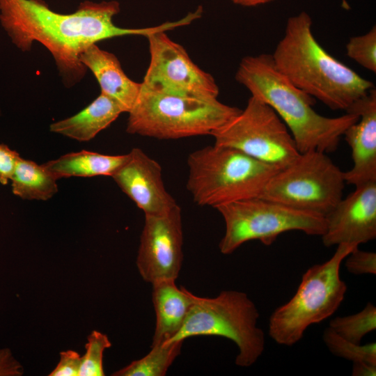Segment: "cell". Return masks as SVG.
Returning <instances> with one entry per match:
<instances>
[{"label": "cell", "mask_w": 376, "mask_h": 376, "mask_svg": "<svg viewBox=\"0 0 376 376\" xmlns=\"http://www.w3.org/2000/svg\"><path fill=\"white\" fill-rule=\"evenodd\" d=\"M259 317L256 306L244 292L222 290L210 298L195 295L182 327L168 343L197 336L224 337L237 347L235 364L249 367L265 350V333L258 325Z\"/></svg>", "instance_id": "52a82bcc"}, {"label": "cell", "mask_w": 376, "mask_h": 376, "mask_svg": "<svg viewBox=\"0 0 376 376\" xmlns=\"http://www.w3.org/2000/svg\"><path fill=\"white\" fill-rule=\"evenodd\" d=\"M183 341L151 345V350L143 357L132 361L114 372L113 376H164L180 354Z\"/></svg>", "instance_id": "44dd1931"}, {"label": "cell", "mask_w": 376, "mask_h": 376, "mask_svg": "<svg viewBox=\"0 0 376 376\" xmlns=\"http://www.w3.org/2000/svg\"><path fill=\"white\" fill-rule=\"evenodd\" d=\"M152 303L156 324L152 345L166 343L180 330L194 301L195 295L181 286L174 279H163L154 282Z\"/></svg>", "instance_id": "e0dca14e"}, {"label": "cell", "mask_w": 376, "mask_h": 376, "mask_svg": "<svg viewBox=\"0 0 376 376\" xmlns=\"http://www.w3.org/2000/svg\"><path fill=\"white\" fill-rule=\"evenodd\" d=\"M111 346V343L106 334L93 331L87 337L79 376H104L103 354Z\"/></svg>", "instance_id": "cb8c5ba5"}, {"label": "cell", "mask_w": 376, "mask_h": 376, "mask_svg": "<svg viewBox=\"0 0 376 376\" xmlns=\"http://www.w3.org/2000/svg\"><path fill=\"white\" fill-rule=\"evenodd\" d=\"M321 236L325 246L341 244L359 245L376 237V181L355 187L325 216Z\"/></svg>", "instance_id": "4fadbf2b"}, {"label": "cell", "mask_w": 376, "mask_h": 376, "mask_svg": "<svg viewBox=\"0 0 376 376\" xmlns=\"http://www.w3.org/2000/svg\"><path fill=\"white\" fill-rule=\"evenodd\" d=\"M240 111L217 98L175 94L141 84L136 101L128 112L126 132L158 139L210 135Z\"/></svg>", "instance_id": "277c9868"}, {"label": "cell", "mask_w": 376, "mask_h": 376, "mask_svg": "<svg viewBox=\"0 0 376 376\" xmlns=\"http://www.w3.org/2000/svg\"><path fill=\"white\" fill-rule=\"evenodd\" d=\"M81 357L74 350L60 352V359L49 376H79Z\"/></svg>", "instance_id": "4316f807"}, {"label": "cell", "mask_w": 376, "mask_h": 376, "mask_svg": "<svg viewBox=\"0 0 376 376\" xmlns=\"http://www.w3.org/2000/svg\"><path fill=\"white\" fill-rule=\"evenodd\" d=\"M359 119L345 132L343 137L352 151L353 166L344 172L346 184L354 187L376 181V90H370L346 111Z\"/></svg>", "instance_id": "9a60e30c"}, {"label": "cell", "mask_w": 376, "mask_h": 376, "mask_svg": "<svg viewBox=\"0 0 376 376\" xmlns=\"http://www.w3.org/2000/svg\"><path fill=\"white\" fill-rule=\"evenodd\" d=\"M322 339L329 351L336 357L352 363L363 361L376 364L375 343L363 345L354 344L343 338L329 327L324 330Z\"/></svg>", "instance_id": "603a6c76"}, {"label": "cell", "mask_w": 376, "mask_h": 376, "mask_svg": "<svg viewBox=\"0 0 376 376\" xmlns=\"http://www.w3.org/2000/svg\"><path fill=\"white\" fill-rule=\"evenodd\" d=\"M120 10L116 1L80 3L73 13L51 10L42 0H0V22L12 42L22 52L41 43L51 53L65 87L81 81L87 68L81 54L97 42L125 36H142L182 26L181 19L155 26L129 29L116 26L113 17Z\"/></svg>", "instance_id": "6da1fadb"}, {"label": "cell", "mask_w": 376, "mask_h": 376, "mask_svg": "<svg viewBox=\"0 0 376 376\" xmlns=\"http://www.w3.org/2000/svg\"><path fill=\"white\" fill-rule=\"evenodd\" d=\"M329 327L343 338L359 345L366 335L376 329V307L368 302L357 313L333 318Z\"/></svg>", "instance_id": "7402d4cb"}, {"label": "cell", "mask_w": 376, "mask_h": 376, "mask_svg": "<svg viewBox=\"0 0 376 376\" xmlns=\"http://www.w3.org/2000/svg\"><path fill=\"white\" fill-rule=\"evenodd\" d=\"M215 145L237 149L279 170L299 155L295 141L276 113L251 96L246 107L210 134Z\"/></svg>", "instance_id": "30bf717a"}, {"label": "cell", "mask_w": 376, "mask_h": 376, "mask_svg": "<svg viewBox=\"0 0 376 376\" xmlns=\"http://www.w3.org/2000/svg\"><path fill=\"white\" fill-rule=\"evenodd\" d=\"M79 60L96 78L101 93L116 101L123 112L128 113L136 101L141 83L130 79L118 58L96 44L86 48L81 54Z\"/></svg>", "instance_id": "2e32d148"}, {"label": "cell", "mask_w": 376, "mask_h": 376, "mask_svg": "<svg viewBox=\"0 0 376 376\" xmlns=\"http://www.w3.org/2000/svg\"><path fill=\"white\" fill-rule=\"evenodd\" d=\"M346 54L360 65L376 72V27L366 33L353 36L346 44Z\"/></svg>", "instance_id": "d4e9b609"}, {"label": "cell", "mask_w": 376, "mask_h": 376, "mask_svg": "<svg viewBox=\"0 0 376 376\" xmlns=\"http://www.w3.org/2000/svg\"><path fill=\"white\" fill-rule=\"evenodd\" d=\"M23 367L8 348L0 350V376H21Z\"/></svg>", "instance_id": "f1b7e54d"}, {"label": "cell", "mask_w": 376, "mask_h": 376, "mask_svg": "<svg viewBox=\"0 0 376 376\" xmlns=\"http://www.w3.org/2000/svg\"><path fill=\"white\" fill-rule=\"evenodd\" d=\"M20 155L7 145L0 143V183L6 185L10 180Z\"/></svg>", "instance_id": "83f0119b"}, {"label": "cell", "mask_w": 376, "mask_h": 376, "mask_svg": "<svg viewBox=\"0 0 376 376\" xmlns=\"http://www.w3.org/2000/svg\"><path fill=\"white\" fill-rule=\"evenodd\" d=\"M126 156L127 154L109 155L83 150L63 155L42 165L56 180L70 177H111Z\"/></svg>", "instance_id": "d6986e66"}, {"label": "cell", "mask_w": 376, "mask_h": 376, "mask_svg": "<svg viewBox=\"0 0 376 376\" xmlns=\"http://www.w3.org/2000/svg\"><path fill=\"white\" fill-rule=\"evenodd\" d=\"M358 245L341 244L326 262L309 267L292 297L272 313L268 332L276 343L292 346L298 343L308 327L331 316L347 292L340 276V265Z\"/></svg>", "instance_id": "8992f818"}, {"label": "cell", "mask_w": 376, "mask_h": 376, "mask_svg": "<svg viewBox=\"0 0 376 376\" xmlns=\"http://www.w3.org/2000/svg\"><path fill=\"white\" fill-rule=\"evenodd\" d=\"M231 1L234 3H236L240 6L251 7V6H256L265 4L267 3H269L274 0H231Z\"/></svg>", "instance_id": "4dcf8cb0"}, {"label": "cell", "mask_w": 376, "mask_h": 376, "mask_svg": "<svg viewBox=\"0 0 376 376\" xmlns=\"http://www.w3.org/2000/svg\"><path fill=\"white\" fill-rule=\"evenodd\" d=\"M215 209L225 223V233L219 244L221 253L225 255L249 241L259 240L269 246L288 231L322 236L326 228L325 217L322 214L261 197L232 202Z\"/></svg>", "instance_id": "ba28073f"}, {"label": "cell", "mask_w": 376, "mask_h": 376, "mask_svg": "<svg viewBox=\"0 0 376 376\" xmlns=\"http://www.w3.org/2000/svg\"><path fill=\"white\" fill-rule=\"evenodd\" d=\"M352 376H375L376 364L368 362H354L352 363Z\"/></svg>", "instance_id": "f546056e"}, {"label": "cell", "mask_w": 376, "mask_h": 376, "mask_svg": "<svg viewBox=\"0 0 376 376\" xmlns=\"http://www.w3.org/2000/svg\"><path fill=\"white\" fill-rule=\"evenodd\" d=\"M344 172L325 152H301L277 171L260 197L326 216L343 198Z\"/></svg>", "instance_id": "9c48e42d"}, {"label": "cell", "mask_w": 376, "mask_h": 376, "mask_svg": "<svg viewBox=\"0 0 376 376\" xmlns=\"http://www.w3.org/2000/svg\"><path fill=\"white\" fill-rule=\"evenodd\" d=\"M122 113L116 101L101 93L79 113L51 124L49 130L79 141H88L109 127Z\"/></svg>", "instance_id": "ac0fdd59"}, {"label": "cell", "mask_w": 376, "mask_h": 376, "mask_svg": "<svg viewBox=\"0 0 376 376\" xmlns=\"http://www.w3.org/2000/svg\"><path fill=\"white\" fill-rule=\"evenodd\" d=\"M111 178L145 215L162 214L178 205L164 185L162 166L139 148L127 154Z\"/></svg>", "instance_id": "5bb4252c"}, {"label": "cell", "mask_w": 376, "mask_h": 376, "mask_svg": "<svg viewBox=\"0 0 376 376\" xmlns=\"http://www.w3.org/2000/svg\"><path fill=\"white\" fill-rule=\"evenodd\" d=\"M187 189L200 206L217 207L260 197L279 169L245 153L214 144L190 153Z\"/></svg>", "instance_id": "5b68a950"}, {"label": "cell", "mask_w": 376, "mask_h": 376, "mask_svg": "<svg viewBox=\"0 0 376 376\" xmlns=\"http://www.w3.org/2000/svg\"><path fill=\"white\" fill-rule=\"evenodd\" d=\"M183 261V229L181 209L145 215L136 264L142 279L150 283L176 280Z\"/></svg>", "instance_id": "7c38bea8"}, {"label": "cell", "mask_w": 376, "mask_h": 376, "mask_svg": "<svg viewBox=\"0 0 376 376\" xmlns=\"http://www.w3.org/2000/svg\"><path fill=\"white\" fill-rule=\"evenodd\" d=\"M235 79L251 93L268 104L285 123L300 153L335 151L345 130L359 119L346 112L327 117L313 109L315 99L293 85L276 68L271 54L248 56L242 59Z\"/></svg>", "instance_id": "3957f363"}, {"label": "cell", "mask_w": 376, "mask_h": 376, "mask_svg": "<svg viewBox=\"0 0 376 376\" xmlns=\"http://www.w3.org/2000/svg\"><path fill=\"white\" fill-rule=\"evenodd\" d=\"M345 267L352 274H376V253L359 249L352 251L345 258Z\"/></svg>", "instance_id": "484cf974"}, {"label": "cell", "mask_w": 376, "mask_h": 376, "mask_svg": "<svg viewBox=\"0 0 376 376\" xmlns=\"http://www.w3.org/2000/svg\"><path fill=\"white\" fill-rule=\"evenodd\" d=\"M12 192L24 200L47 201L58 191L55 179L43 166L21 157L10 178Z\"/></svg>", "instance_id": "ffe728a7"}, {"label": "cell", "mask_w": 376, "mask_h": 376, "mask_svg": "<svg viewBox=\"0 0 376 376\" xmlns=\"http://www.w3.org/2000/svg\"><path fill=\"white\" fill-rule=\"evenodd\" d=\"M150 62L142 84L182 95L217 98L219 90L213 77L201 69L185 49L159 31L146 37Z\"/></svg>", "instance_id": "8fae6325"}, {"label": "cell", "mask_w": 376, "mask_h": 376, "mask_svg": "<svg viewBox=\"0 0 376 376\" xmlns=\"http://www.w3.org/2000/svg\"><path fill=\"white\" fill-rule=\"evenodd\" d=\"M271 56L277 70L293 85L332 110L346 111L375 88L320 45L306 12L288 18L284 35Z\"/></svg>", "instance_id": "7a4b0ae2"}]
</instances>
